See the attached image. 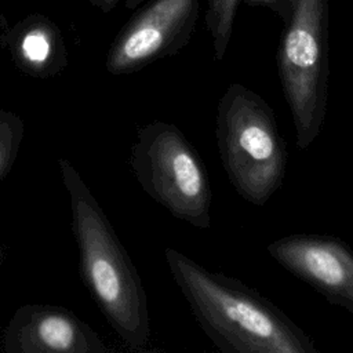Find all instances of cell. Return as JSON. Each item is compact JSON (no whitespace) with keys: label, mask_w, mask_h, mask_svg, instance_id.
I'll use <instances>...</instances> for the list:
<instances>
[{"label":"cell","mask_w":353,"mask_h":353,"mask_svg":"<svg viewBox=\"0 0 353 353\" xmlns=\"http://www.w3.org/2000/svg\"><path fill=\"white\" fill-rule=\"evenodd\" d=\"M240 1L241 0H208L205 23L212 39L215 61H222L226 54Z\"/></svg>","instance_id":"9"},{"label":"cell","mask_w":353,"mask_h":353,"mask_svg":"<svg viewBox=\"0 0 353 353\" xmlns=\"http://www.w3.org/2000/svg\"><path fill=\"white\" fill-rule=\"evenodd\" d=\"M277 69L296 132L307 149L319 137L327 113L328 1L294 0L277 51Z\"/></svg>","instance_id":"4"},{"label":"cell","mask_w":353,"mask_h":353,"mask_svg":"<svg viewBox=\"0 0 353 353\" xmlns=\"http://www.w3.org/2000/svg\"><path fill=\"white\" fill-rule=\"evenodd\" d=\"M170 273L204 334L223 353H317L313 339L255 288L167 247Z\"/></svg>","instance_id":"1"},{"label":"cell","mask_w":353,"mask_h":353,"mask_svg":"<svg viewBox=\"0 0 353 353\" xmlns=\"http://www.w3.org/2000/svg\"><path fill=\"white\" fill-rule=\"evenodd\" d=\"M199 0H154L117 44L109 69L131 72L182 50L194 32Z\"/></svg>","instance_id":"7"},{"label":"cell","mask_w":353,"mask_h":353,"mask_svg":"<svg viewBox=\"0 0 353 353\" xmlns=\"http://www.w3.org/2000/svg\"><path fill=\"white\" fill-rule=\"evenodd\" d=\"M59 165L70 199L83 279L120 339L142 350L150 342V324L141 277L79 172L68 160H59Z\"/></svg>","instance_id":"2"},{"label":"cell","mask_w":353,"mask_h":353,"mask_svg":"<svg viewBox=\"0 0 353 353\" xmlns=\"http://www.w3.org/2000/svg\"><path fill=\"white\" fill-rule=\"evenodd\" d=\"M23 138V121L15 113L0 109V179L11 170Z\"/></svg>","instance_id":"10"},{"label":"cell","mask_w":353,"mask_h":353,"mask_svg":"<svg viewBox=\"0 0 353 353\" xmlns=\"http://www.w3.org/2000/svg\"><path fill=\"white\" fill-rule=\"evenodd\" d=\"M215 137L234 190L265 205L283 185L288 159L273 109L251 88L232 83L218 102Z\"/></svg>","instance_id":"3"},{"label":"cell","mask_w":353,"mask_h":353,"mask_svg":"<svg viewBox=\"0 0 353 353\" xmlns=\"http://www.w3.org/2000/svg\"><path fill=\"white\" fill-rule=\"evenodd\" d=\"M269 255L332 305L353 313V250L339 237L296 233L266 245Z\"/></svg>","instance_id":"6"},{"label":"cell","mask_w":353,"mask_h":353,"mask_svg":"<svg viewBox=\"0 0 353 353\" xmlns=\"http://www.w3.org/2000/svg\"><path fill=\"white\" fill-rule=\"evenodd\" d=\"M23 55L36 63L44 62L50 54V44L40 33H30L22 41Z\"/></svg>","instance_id":"11"},{"label":"cell","mask_w":353,"mask_h":353,"mask_svg":"<svg viewBox=\"0 0 353 353\" xmlns=\"http://www.w3.org/2000/svg\"><path fill=\"white\" fill-rule=\"evenodd\" d=\"M3 261H4V250L3 247H0V266L3 265Z\"/></svg>","instance_id":"13"},{"label":"cell","mask_w":353,"mask_h":353,"mask_svg":"<svg viewBox=\"0 0 353 353\" xmlns=\"http://www.w3.org/2000/svg\"><path fill=\"white\" fill-rule=\"evenodd\" d=\"M131 168L142 189L176 219L211 226V185L196 148L174 124L152 121L139 128Z\"/></svg>","instance_id":"5"},{"label":"cell","mask_w":353,"mask_h":353,"mask_svg":"<svg viewBox=\"0 0 353 353\" xmlns=\"http://www.w3.org/2000/svg\"><path fill=\"white\" fill-rule=\"evenodd\" d=\"M8 353H106L102 339L70 312L48 305L19 307L0 338Z\"/></svg>","instance_id":"8"},{"label":"cell","mask_w":353,"mask_h":353,"mask_svg":"<svg viewBox=\"0 0 353 353\" xmlns=\"http://www.w3.org/2000/svg\"><path fill=\"white\" fill-rule=\"evenodd\" d=\"M245 3L250 4H259V6H265L269 7L272 10H274L277 14H280L284 21H287L290 11H291V4L294 0H243Z\"/></svg>","instance_id":"12"}]
</instances>
